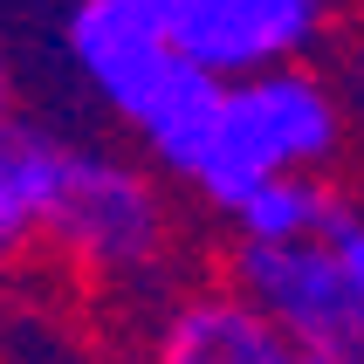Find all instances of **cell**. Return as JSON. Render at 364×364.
Returning <instances> with one entry per match:
<instances>
[{
    "mask_svg": "<svg viewBox=\"0 0 364 364\" xmlns=\"http://www.w3.org/2000/svg\"><path fill=\"white\" fill-rule=\"evenodd\" d=\"M234 296L268 316L303 358H364V316L330 241L234 247Z\"/></svg>",
    "mask_w": 364,
    "mask_h": 364,
    "instance_id": "4",
    "label": "cell"
},
{
    "mask_svg": "<svg viewBox=\"0 0 364 364\" xmlns=\"http://www.w3.org/2000/svg\"><path fill=\"white\" fill-rule=\"evenodd\" d=\"M131 7H144V14H159V21H165V7H172V0H131Z\"/></svg>",
    "mask_w": 364,
    "mask_h": 364,
    "instance_id": "12",
    "label": "cell"
},
{
    "mask_svg": "<svg viewBox=\"0 0 364 364\" xmlns=\"http://www.w3.org/2000/svg\"><path fill=\"white\" fill-rule=\"evenodd\" d=\"M303 364H364V358H303Z\"/></svg>",
    "mask_w": 364,
    "mask_h": 364,
    "instance_id": "13",
    "label": "cell"
},
{
    "mask_svg": "<svg viewBox=\"0 0 364 364\" xmlns=\"http://www.w3.org/2000/svg\"><path fill=\"white\" fill-rule=\"evenodd\" d=\"M14 110V69H7V48H0V117Z\"/></svg>",
    "mask_w": 364,
    "mask_h": 364,
    "instance_id": "11",
    "label": "cell"
},
{
    "mask_svg": "<svg viewBox=\"0 0 364 364\" xmlns=\"http://www.w3.org/2000/svg\"><path fill=\"white\" fill-rule=\"evenodd\" d=\"M62 55L76 62L90 97L103 110H117L131 131H144L159 117V103L186 82V62L165 41V21L131 7V0H69Z\"/></svg>",
    "mask_w": 364,
    "mask_h": 364,
    "instance_id": "5",
    "label": "cell"
},
{
    "mask_svg": "<svg viewBox=\"0 0 364 364\" xmlns=\"http://www.w3.org/2000/svg\"><path fill=\"white\" fill-rule=\"evenodd\" d=\"M41 234L97 275H144L159 268L172 220H165L151 172H138L131 159H110L97 144H69Z\"/></svg>",
    "mask_w": 364,
    "mask_h": 364,
    "instance_id": "2",
    "label": "cell"
},
{
    "mask_svg": "<svg viewBox=\"0 0 364 364\" xmlns=\"http://www.w3.org/2000/svg\"><path fill=\"white\" fill-rule=\"evenodd\" d=\"M337 97H344V124L364 131V21L344 35V82H337Z\"/></svg>",
    "mask_w": 364,
    "mask_h": 364,
    "instance_id": "10",
    "label": "cell"
},
{
    "mask_svg": "<svg viewBox=\"0 0 364 364\" xmlns=\"http://www.w3.org/2000/svg\"><path fill=\"white\" fill-rule=\"evenodd\" d=\"M62 151H69L62 138L21 117H0V255H21L28 241H41L62 179Z\"/></svg>",
    "mask_w": 364,
    "mask_h": 364,
    "instance_id": "7",
    "label": "cell"
},
{
    "mask_svg": "<svg viewBox=\"0 0 364 364\" xmlns=\"http://www.w3.org/2000/svg\"><path fill=\"white\" fill-rule=\"evenodd\" d=\"M151 364H303V350L234 289H193L165 309Z\"/></svg>",
    "mask_w": 364,
    "mask_h": 364,
    "instance_id": "6",
    "label": "cell"
},
{
    "mask_svg": "<svg viewBox=\"0 0 364 364\" xmlns=\"http://www.w3.org/2000/svg\"><path fill=\"white\" fill-rule=\"evenodd\" d=\"M330 35V0H172L165 41L186 69L213 82H247L275 69H303Z\"/></svg>",
    "mask_w": 364,
    "mask_h": 364,
    "instance_id": "3",
    "label": "cell"
},
{
    "mask_svg": "<svg viewBox=\"0 0 364 364\" xmlns=\"http://www.w3.org/2000/svg\"><path fill=\"white\" fill-rule=\"evenodd\" d=\"M330 247H337V262H344V282H350L358 316H364V213H350V206H344V220L330 227Z\"/></svg>",
    "mask_w": 364,
    "mask_h": 364,
    "instance_id": "9",
    "label": "cell"
},
{
    "mask_svg": "<svg viewBox=\"0 0 364 364\" xmlns=\"http://www.w3.org/2000/svg\"><path fill=\"white\" fill-rule=\"evenodd\" d=\"M227 220H234L241 247H296V241H330V227L344 220V200L309 172H282V179H262L255 193H241Z\"/></svg>",
    "mask_w": 364,
    "mask_h": 364,
    "instance_id": "8",
    "label": "cell"
},
{
    "mask_svg": "<svg viewBox=\"0 0 364 364\" xmlns=\"http://www.w3.org/2000/svg\"><path fill=\"white\" fill-rule=\"evenodd\" d=\"M344 97L337 82L316 76V69H275V76H247L227 82L220 97V124H213V144L206 159L193 165V193L206 206L234 213L241 193H255L262 179H282V172H309L330 165L344 151Z\"/></svg>",
    "mask_w": 364,
    "mask_h": 364,
    "instance_id": "1",
    "label": "cell"
}]
</instances>
